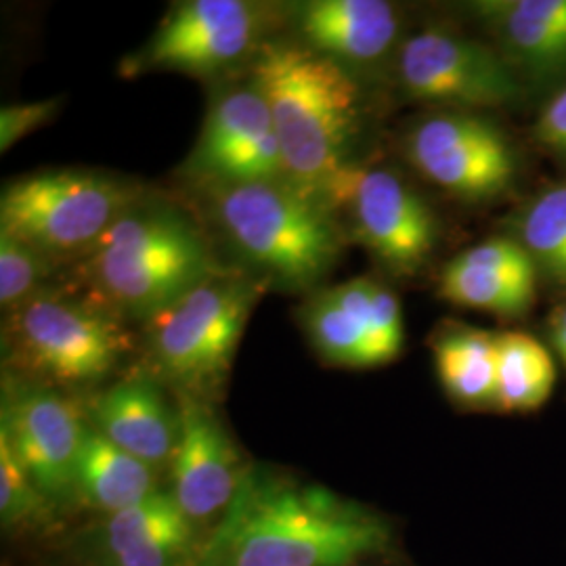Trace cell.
<instances>
[{
  "label": "cell",
  "instance_id": "f546056e",
  "mask_svg": "<svg viewBox=\"0 0 566 566\" xmlns=\"http://www.w3.org/2000/svg\"><path fill=\"white\" fill-rule=\"evenodd\" d=\"M535 137L549 151L566 158V88L552 99L535 124Z\"/></svg>",
  "mask_w": 566,
  "mask_h": 566
},
{
  "label": "cell",
  "instance_id": "52a82bcc",
  "mask_svg": "<svg viewBox=\"0 0 566 566\" xmlns=\"http://www.w3.org/2000/svg\"><path fill=\"white\" fill-rule=\"evenodd\" d=\"M261 294V283L227 271L198 285L179 303L147 319L156 364L185 388L206 390L219 385Z\"/></svg>",
  "mask_w": 566,
  "mask_h": 566
},
{
  "label": "cell",
  "instance_id": "83f0119b",
  "mask_svg": "<svg viewBox=\"0 0 566 566\" xmlns=\"http://www.w3.org/2000/svg\"><path fill=\"white\" fill-rule=\"evenodd\" d=\"M371 332L378 365L390 364L403 348V315L397 296L380 283H374Z\"/></svg>",
  "mask_w": 566,
  "mask_h": 566
},
{
  "label": "cell",
  "instance_id": "484cf974",
  "mask_svg": "<svg viewBox=\"0 0 566 566\" xmlns=\"http://www.w3.org/2000/svg\"><path fill=\"white\" fill-rule=\"evenodd\" d=\"M44 495L32 483L15 453L0 437V518L2 525L15 526L39 516Z\"/></svg>",
  "mask_w": 566,
  "mask_h": 566
},
{
  "label": "cell",
  "instance_id": "4fadbf2b",
  "mask_svg": "<svg viewBox=\"0 0 566 566\" xmlns=\"http://www.w3.org/2000/svg\"><path fill=\"white\" fill-rule=\"evenodd\" d=\"M191 164L219 185L287 182L269 107L254 84L212 105Z\"/></svg>",
  "mask_w": 566,
  "mask_h": 566
},
{
  "label": "cell",
  "instance_id": "8992f818",
  "mask_svg": "<svg viewBox=\"0 0 566 566\" xmlns=\"http://www.w3.org/2000/svg\"><path fill=\"white\" fill-rule=\"evenodd\" d=\"M2 334L11 364L65 386L99 382L128 348V334L102 308L42 292L9 311Z\"/></svg>",
  "mask_w": 566,
  "mask_h": 566
},
{
  "label": "cell",
  "instance_id": "2e32d148",
  "mask_svg": "<svg viewBox=\"0 0 566 566\" xmlns=\"http://www.w3.org/2000/svg\"><path fill=\"white\" fill-rule=\"evenodd\" d=\"M95 426L109 443L151 468L175 460L181 413H175L160 386L147 376L122 380L95 403Z\"/></svg>",
  "mask_w": 566,
  "mask_h": 566
},
{
  "label": "cell",
  "instance_id": "ffe728a7",
  "mask_svg": "<svg viewBox=\"0 0 566 566\" xmlns=\"http://www.w3.org/2000/svg\"><path fill=\"white\" fill-rule=\"evenodd\" d=\"M78 491L109 514L135 506L156 493V472L149 464L88 430L78 458Z\"/></svg>",
  "mask_w": 566,
  "mask_h": 566
},
{
  "label": "cell",
  "instance_id": "cb8c5ba5",
  "mask_svg": "<svg viewBox=\"0 0 566 566\" xmlns=\"http://www.w3.org/2000/svg\"><path fill=\"white\" fill-rule=\"evenodd\" d=\"M521 235L537 271L566 285V185L547 189L526 208Z\"/></svg>",
  "mask_w": 566,
  "mask_h": 566
},
{
  "label": "cell",
  "instance_id": "d6986e66",
  "mask_svg": "<svg viewBox=\"0 0 566 566\" xmlns=\"http://www.w3.org/2000/svg\"><path fill=\"white\" fill-rule=\"evenodd\" d=\"M512 57L535 76L566 70V0H507L479 4Z\"/></svg>",
  "mask_w": 566,
  "mask_h": 566
},
{
  "label": "cell",
  "instance_id": "3957f363",
  "mask_svg": "<svg viewBox=\"0 0 566 566\" xmlns=\"http://www.w3.org/2000/svg\"><path fill=\"white\" fill-rule=\"evenodd\" d=\"M88 256L86 275L103 303L145 322L224 273L187 214L142 200L109 227Z\"/></svg>",
  "mask_w": 566,
  "mask_h": 566
},
{
  "label": "cell",
  "instance_id": "d4e9b609",
  "mask_svg": "<svg viewBox=\"0 0 566 566\" xmlns=\"http://www.w3.org/2000/svg\"><path fill=\"white\" fill-rule=\"evenodd\" d=\"M49 275V256L7 233H0V304L4 313L41 294Z\"/></svg>",
  "mask_w": 566,
  "mask_h": 566
},
{
  "label": "cell",
  "instance_id": "30bf717a",
  "mask_svg": "<svg viewBox=\"0 0 566 566\" xmlns=\"http://www.w3.org/2000/svg\"><path fill=\"white\" fill-rule=\"evenodd\" d=\"M399 76L413 99L458 109L497 107L518 95L510 65L491 46L446 30L409 36Z\"/></svg>",
  "mask_w": 566,
  "mask_h": 566
},
{
  "label": "cell",
  "instance_id": "6da1fadb",
  "mask_svg": "<svg viewBox=\"0 0 566 566\" xmlns=\"http://www.w3.org/2000/svg\"><path fill=\"white\" fill-rule=\"evenodd\" d=\"M388 539L378 514L324 486L245 470L193 566H350Z\"/></svg>",
  "mask_w": 566,
  "mask_h": 566
},
{
  "label": "cell",
  "instance_id": "5b68a950",
  "mask_svg": "<svg viewBox=\"0 0 566 566\" xmlns=\"http://www.w3.org/2000/svg\"><path fill=\"white\" fill-rule=\"evenodd\" d=\"M139 202L130 182L82 170H46L4 185L0 233L44 256L91 252L109 227Z\"/></svg>",
  "mask_w": 566,
  "mask_h": 566
},
{
  "label": "cell",
  "instance_id": "8fae6325",
  "mask_svg": "<svg viewBox=\"0 0 566 566\" xmlns=\"http://www.w3.org/2000/svg\"><path fill=\"white\" fill-rule=\"evenodd\" d=\"M86 426L70 399L46 386L4 388L0 437L44 500L65 502L78 489V458Z\"/></svg>",
  "mask_w": 566,
  "mask_h": 566
},
{
  "label": "cell",
  "instance_id": "7a4b0ae2",
  "mask_svg": "<svg viewBox=\"0 0 566 566\" xmlns=\"http://www.w3.org/2000/svg\"><path fill=\"white\" fill-rule=\"evenodd\" d=\"M252 84L269 107L287 182L327 206L350 166L344 156L357 128V84L338 61L290 42L261 49Z\"/></svg>",
  "mask_w": 566,
  "mask_h": 566
},
{
  "label": "cell",
  "instance_id": "7c38bea8",
  "mask_svg": "<svg viewBox=\"0 0 566 566\" xmlns=\"http://www.w3.org/2000/svg\"><path fill=\"white\" fill-rule=\"evenodd\" d=\"M261 30V11L250 2L191 0L179 4L128 63L135 70L166 67L210 74L248 55Z\"/></svg>",
  "mask_w": 566,
  "mask_h": 566
},
{
  "label": "cell",
  "instance_id": "9a60e30c",
  "mask_svg": "<svg viewBox=\"0 0 566 566\" xmlns=\"http://www.w3.org/2000/svg\"><path fill=\"white\" fill-rule=\"evenodd\" d=\"M109 566H193V521L172 493L156 491L139 504L109 516L102 531Z\"/></svg>",
  "mask_w": 566,
  "mask_h": 566
},
{
  "label": "cell",
  "instance_id": "277c9868",
  "mask_svg": "<svg viewBox=\"0 0 566 566\" xmlns=\"http://www.w3.org/2000/svg\"><path fill=\"white\" fill-rule=\"evenodd\" d=\"M214 212L235 250L290 287L319 282L343 250L327 206L290 182L219 185Z\"/></svg>",
  "mask_w": 566,
  "mask_h": 566
},
{
  "label": "cell",
  "instance_id": "7402d4cb",
  "mask_svg": "<svg viewBox=\"0 0 566 566\" xmlns=\"http://www.w3.org/2000/svg\"><path fill=\"white\" fill-rule=\"evenodd\" d=\"M556 385V367L546 346L521 332L497 336V399L502 411H533Z\"/></svg>",
  "mask_w": 566,
  "mask_h": 566
},
{
  "label": "cell",
  "instance_id": "5bb4252c",
  "mask_svg": "<svg viewBox=\"0 0 566 566\" xmlns=\"http://www.w3.org/2000/svg\"><path fill=\"white\" fill-rule=\"evenodd\" d=\"M179 413L181 437L172 460V497L196 523L229 507L245 470L221 420L208 405L189 397Z\"/></svg>",
  "mask_w": 566,
  "mask_h": 566
},
{
  "label": "cell",
  "instance_id": "4316f807",
  "mask_svg": "<svg viewBox=\"0 0 566 566\" xmlns=\"http://www.w3.org/2000/svg\"><path fill=\"white\" fill-rule=\"evenodd\" d=\"M458 259L462 263L506 273L525 282L537 283V275H539L535 261L526 252L525 245L507 238H493V240L476 243L464 250L462 254H458Z\"/></svg>",
  "mask_w": 566,
  "mask_h": 566
},
{
  "label": "cell",
  "instance_id": "f1b7e54d",
  "mask_svg": "<svg viewBox=\"0 0 566 566\" xmlns=\"http://www.w3.org/2000/svg\"><path fill=\"white\" fill-rule=\"evenodd\" d=\"M60 109V99L18 103L0 109V149L7 151L25 135L41 128Z\"/></svg>",
  "mask_w": 566,
  "mask_h": 566
},
{
  "label": "cell",
  "instance_id": "ac0fdd59",
  "mask_svg": "<svg viewBox=\"0 0 566 566\" xmlns=\"http://www.w3.org/2000/svg\"><path fill=\"white\" fill-rule=\"evenodd\" d=\"M371 280H350L317 296L304 311V324L315 348L332 364L376 367L371 332Z\"/></svg>",
  "mask_w": 566,
  "mask_h": 566
},
{
  "label": "cell",
  "instance_id": "e0dca14e",
  "mask_svg": "<svg viewBox=\"0 0 566 566\" xmlns=\"http://www.w3.org/2000/svg\"><path fill=\"white\" fill-rule=\"evenodd\" d=\"M304 46L329 60H380L399 32L397 9L385 0H313L296 9Z\"/></svg>",
  "mask_w": 566,
  "mask_h": 566
},
{
  "label": "cell",
  "instance_id": "ba28073f",
  "mask_svg": "<svg viewBox=\"0 0 566 566\" xmlns=\"http://www.w3.org/2000/svg\"><path fill=\"white\" fill-rule=\"evenodd\" d=\"M327 206H348L355 238L392 273L413 275L434 250L430 206L390 170L348 166Z\"/></svg>",
  "mask_w": 566,
  "mask_h": 566
},
{
  "label": "cell",
  "instance_id": "9c48e42d",
  "mask_svg": "<svg viewBox=\"0 0 566 566\" xmlns=\"http://www.w3.org/2000/svg\"><path fill=\"white\" fill-rule=\"evenodd\" d=\"M407 156L428 181L462 200H491L516 175V158L504 133L474 114H441L418 124Z\"/></svg>",
  "mask_w": 566,
  "mask_h": 566
},
{
  "label": "cell",
  "instance_id": "603a6c76",
  "mask_svg": "<svg viewBox=\"0 0 566 566\" xmlns=\"http://www.w3.org/2000/svg\"><path fill=\"white\" fill-rule=\"evenodd\" d=\"M535 282L465 264L455 256L439 277V294L449 303L486 311L500 317H521L535 301Z\"/></svg>",
  "mask_w": 566,
  "mask_h": 566
},
{
  "label": "cell",
  "instance_id": "4dcf8cb0",
  "mask_svg": "<svg viewBox=\"0 0 566 566\" xmlns=\"http://www.w3.org/2000/svg\"><path fill=\"white\" fill-rule=\"evenodd\" d=\"M552 340L566 365V306L556 308L552 317Z\"/></svg>",
  "mask_w": 566,
  "mask_h": 566
},
{
  "label": "cell",
  "instance_id": "44dd1931",
  "mask_svg": "<svg viewBox=\"0 0 566 566\" xmlns=\"http://www.w3.org/2000/svg\"><path fill=\"white\" fill-rule=\"evenodd\" d=\"M439 378L447 392L468 407L495 405L497 336L483 329H451L434 343Z\"/></svg>",
  "mask_w": 566,
  "mask_h": 566
}]
</instances>
